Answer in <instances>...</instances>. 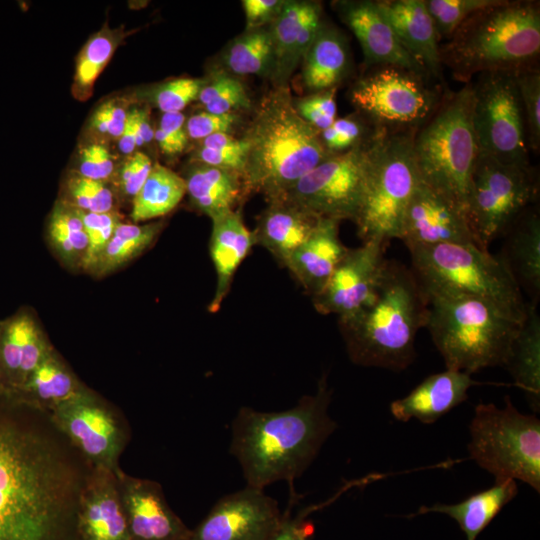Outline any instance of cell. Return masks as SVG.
<instances>
[{"instance_id":"cell-47","label":"cell","mask_w":540,"mask_h":540,"mask_svg":"<svg viewBox=\"0 0 540 540\" xmlns=\"http://www.w3.org/2000/svg\"><path fill=\"white\" fill-rule=\"evenodd\" d=\"M116 167L114 158L108 148L101 143L92 142L81 147L78 167L73 172L108 184L112 181Z\"/></svg>"},{"instance_id":"cell-49","label":"cell","mask_w":540,"mask_h":540,"mask_svg":"<svg viewBox=\"0 0 540 540\" xmlns=\"http://www.w3.org/2000/svg\"><path fill=\"white\" fill-rule=\"evenodd\" d=\"M240 123L237 112L213 114L206 111L192 115L186 121L188 138L203 140L215 133H230Z\"/></svg>"},{"instance_id":"cell-10","label":"cell","mask_w":540,"mask_h":540,"mask_svg":"<svg viewBox=\"0 0 540 540\" xmlns=\"http://www.w3.org/2000/svg\"><path fill=\"white\" fill-rule=\"evenodd\" d=\"M470 457L496 480H521L540 492V421L505 406L479 403L470 424Z\"/></svg>"},{"instance_id":"cell-37","label":"cell","mask_w":540,"mask_h":540,"mask_svg":"<svg viewBox=\"0 0 540 540\" xmlns=\"http://www.w3.org/2000/svg\"><path fill=\"white\" fill-rule=\"evenodd\" d=\"M125 37L122 28L103 27L84 44L76 58L73 96L86 101L93 93L98 76L109 63L117 47Z\"/></svg>"},{"instance_id":"cell-59","label":"cell","mask_w":540,"mask_h":540,"mask_svg":"<svg viewBox=\"0 0 540 540\" xmlns=\"http://www.w3.org/2000/svg\"><path fill=\"white\" fill-rule=\"evenodd\" d=\"M1 326H2V321H0V329H1Z\"/></svg>"},{"instance_id":"cell-18","label":"cell","mask_w":540,"mask_h":540,"mask_svg":"<svg viewBox=\"0 0 540 540\" xmlns=\"http://www.w3.org/2000/svg\"><path fill=\"white\" fill-rule=\"evenodd\" d=\"M399 239L408 249L440 244L479 247L466 212L421 181L405 211Z\"/></svg>"},{"instance_id":"cell-4","label":"cell","mask_w":540,"mask_h":540,"mask_svg":"<svg viewBox=\"0 0 540 540\" xmlns=\"http://www.w3.org/2000/svg\"><path fill=\"white\" fill-rule=\"evenodd\" d=\"M539 55L540 6L528 0H499L475 12L440 46L442 67L466 84L483 73L536 68Z\"/></svg>"},{"instance_id":"cell-17","label":"cell","mask_w":540,"mask_h":540,"mask_svg":"<svg viewBox=\"0 0 540 540\" xmlns=\"http://www.w3.org/2000/svg\"><path fill=\"white\" fill-rule=\"evenodd\" d=\"M283 518L275 499L246 485L221 497L191 530L190 540H270Z\"/></svg>"},{"instance_id":"cell-20","label":"cell","mask_w":540,"mask_h":540,"mask_svg":"<svg viewBox=\"0 0 540 540\" xmlns=\"http://www.w3.org/2000/svg\"><path fill=\"white\" fill-rule=\"evenodd\" d=\"M334 5L342 22L357 38L367 66H395L429 77L401 45L375 1H336Z\"/></svg>"},{"instance_id":"cell-5","label":"cell","mask_w":540,"mask_h":540,"mask_svg":"<svg viewBox=\"0 0 540 540\" xmlns=\"http://www.w3.org/2000/svg\"><path fill=\"white\" fill-rule=\"evenodd\" d=\"M427 312V297L412 269L387 260L372 304L339 323L351 360L393 371L407 368L415 358V337L426 326Z\"/></svg>"},{"instance_id":"cell-36","label":"cell","mask_w":540,"mask_h":540,"mask_svg":"<svg viewBox=\"0 0 540 540\" xmlns=\"http://www.w3.org/2000/svg\"><path fill=\"white\" fill-rule=\"evenodd\" d=\"M223 63L229 72L236 75L272 78L275 69V51L270 28L245 30L227 47Z\"/></svg>"},{"instance_id":"cell-50","label":"cell","mask_w":540,"mask_h":540,"mask_svg":"<svg viewBox=\"0 0 540 540\" xmlns=\"http://www.w3.org/2000/svg\"><path fill=\"white\" fill-rule=\"evenodd\" d=\"M327 502L320 503L318 505L309 506L304 510H301L296 516L290 515V504L286 512H284V518L278 531L270 540H312L314 536V525L306 518L313 511L322 508Z\"/></svg>"},{"instance_id":"cell-55","label":"cell","mask_w":540,"mask_h":540,"mask_svg":"<svg viewBox=\"0 0 540 540\" xmlns=\"http://www.w3.org/2000/svg\"><path fill=\"white\" fill-rule=\"evenodd\" d=\"M201 147L221 151H246L247 145L243 138H236L231 133H215L201 142Z\"/></svg>"},{"instance_id":"cell-21","label":"cell","mask_w":540,"mask_h":540,"mask_svg":"<svg viewBox=\"0 0 540 540\" xmlns=\"http://www.w3.org/2000/svg\"><path fill=\"white\" fill-rule=\"evenodd\" d=\"M81 540H130L115 472L91 468L79 497Z\"/></svg>"},{"instance_id":"cell-34","label":"cell","mask_w":540,"mask_h":540,"mask_svg":"<svg viewBox=\"0 0 540 540\" xmlns=\"http://www.w3.org/2000/svg\"><path fill=\"white\" fill-rule=\"evenodd\" d=\"M186 195L182 176L159 163L153 164L142 188L132 200L134 223L161 218L174 210Z\"/></svg>"},{"instance_id":"cell-40","label":"cell","mask_w":540,"mask_h":540,"mask_svg":"<svg viewBox=\"0 0 540 540\" xmlns=\"http://www.w3.org/2000/svg\"><path fill=\"white\" fill-rule=\"evenodd\" d=\"M60 199L71 207L89 213L116 211L115 195L108 184L71 172L64 182Z\"/></svg>"},{"instance_id":"cell-32","label":"cell","mask_w":540,"mask_h":540,"mask_svg":"<svg viewBox=\"0 0 540 540\" xmlns=\"http://www.w3.org/2000/svg\"><path fill=\"white\" fill-rule=\"evenodd\" d=\"M517 492L515 480H496L491 488L472 494L459 503L422 506L409 517L432 512L446 514L459 524L467 540H475Z\"/></svg>"},{"instance_id":"cell-22","label":"cell","mask_w":540,"mask_h":540,"mask_svg":"<svg viewBox=\"0 0 540 540\" xmlns=\"http://www.w3.org/2000/svg\"><path fill=\"white\" fill-rule=\"evenodd\" d=\"M53 348L35 319L19 311L2 321L0 329V389L3 393L20 387Z\"/></svg>"},{"instance_id":"cell-44","label":"cell","mask_w":540,"mask_h":540,"mask_svg":"<svg viewBox=\"0 0 540 540\" xmlns=\"http://www.w3.org/2000/svg\"><path fill=\"white\" fill-rule=\"evenodd\" d=\"M153 163L145 153L136 151L116 167L111 183L121 199L132 202L148 178Z\"/></svg>"},{"instance_id":"cell-56","label":"cell","mask_w":540,"mask_h":540,"mask_svg":"<svg viewBox=\"0 0 540 540\" xmlns=\"http://www.w3.org/2000/svg\"><path fill=\"white\" fill-rule=\"evenodd\" d=\"M336 88L315 92L302 98L307 104L323 115L336 119L337 105L335 100Z\"/></svg>"},{"instance_id":"cell-43","label":"cell","mask_w":540,"mask_h":540,"mask_svg":"<svg viewBox=\"0 0 540 540\" xmlns=\"http://www.w3.org/2000/svg\"><path fill=\"white\" fill-rule=\"evenodd\" d=\"M77 211L87 236V250L82 270L91 273L115 229L123 222V217L117 210L107 213Z\"/></svg>"},{"instance_id":"cell-19","label":"cell","mask_w":540,"mask_h":540,"mask_svg":"<svg viewBox=\"0 0 540 540\" xmlns=\"http://www.w3.org/2000/svg\"><path fill=\"white\" fill-rule=\"evenodd\" d=\"M130 540H190L191 529L169 507L159 483L115 472Z\"/></svg>"},{"instance_id":"cell-13","label":"cell","mask_w":540,"mask_h":540,"mask_svg":"<svg viewBox=\"0 0 540 540\" xmlns=\"http://www.w3.org/2000/svg\"><path fill=\"white\" fill-rule=\"evenodd\" d=\"M516 73L490 72L472 84V122L479 151L504 164L530 166Z\"/></svg>"},{"instance_id":"cell-7","label":"cell","mask_w":540,"mask_h":540,"mask_svg":"<svg viewBox=\"0 0 540 540\" xmlns=\"http://www.w3.org/2000/svg\"><path fill=\"white\" fill-rule=\"evenodd\" d=\"M472 103V84L467 83L440 100L413 137L420 181L466 214L471 173L479 153Z\"/></svg>"},{"instance_id":"cell-25","label":"cell","mask_w":540,"mask_h":540,"mask_svg":"<svg viewBox=\"0 0 540 540\" xmlns=\"http://www.w3.org/2000/svg\"><path fill=\"white\" fill-rule=\"evenodd\" d=\"M347 250L339 239V221L320 218L310 236L284 266L314 297L323 289Z\"/></svg>"},{"instance_id":"cell-14","label":"cell","mask_w":540,"mask_h":540,"mask_svg":"<svg viewBox=\"0 0 540 540\" xmlns=\"http://www.w3.org/2000/svg\"><path fill=\"white\" fill-rule=\"evenodd\" d=\"M360 77L349 91L359 113L376 128L390 132L416 130L439 100L426 77L395 66H380Z\"/></svg>"},{"instance_id":"cell-31","label":"cell","mask_w":540,"mask_h":540,"mask_svg":"<svg viewBox=\"0 0 540 540\" xmlns=\"http://www.w3.org/2000/svg\"><path fill=\"white\" fill-rule=\"evenodd\" d=\"M302 62V79L308 90L315 93L336 88L345 78L350 63L342 33L323 22Z\"/></svg>"},{"instance_id":"cell-35","label":"cell","mask_w":540,"mask_h":540,"mask_svg":"<svg viewBox=\"0 0 540 540\" xmlns=\"http://www.w3.org/2000/svg\"><path fill=\"white\" fill-rule=\"evenodd\" d=\"M163 222L146 224L121 222L98 259L91 274L106 276L146 251L163 229Z\"/></svg>"},{"instance_id":"cell-9","label":"cell","mask_w":540,"mask_h":540,"mask_svg":"<svg viewBox=\"0 0 540 540\" xmlns=\"http://www.w3.org/2000/svg\"><path fill=\"white\" fill-rule=\"evenodd\" d=\"M416 130L385 131L378 143L354 220L363 242L388 244L400 238L405 211L420 183L413 154Z\"/></svg>"},{"instance_id":"cell-48","label":"cell","mask_w":540,"mask_h":540,"mask_svg":"<svg viewBox=\"0 0 540 540\" xmlns=\"http://www.w3.org/2000/svg\"><path fill=\"white\" fill-rule=\"evenodd\" d=\"M132 105L127 98H114L103 102L92 114L90 127L100 136L118 139L123 131Z\"/></svg>"},{"instance_id":"cell-27","label":"cell","mask_w":540,"mask_h":540,"mask_svg":"<svg viewBox=\"0 0 540 540\" xmlns=\"http://www.w3.org/2000/svg\"><path fill=\"white\" fill-rule=\"evenodd\" d=\"M320 218L285 201L268 202L253 231L256 245L282 265L307 240Z\"/></svg>"},{"instance_id":"cell-46","label":"cell","mask_w":540,"mask_h":540,"mask_svg":"<svg viewBox=\"0 0 540 540\" xmlns=\"http://www.w3.org/2000/svg\"><path fill=\"white\" fill-rule=\"evenodd\" d=\"M206 79L177 78L159 86L153 101L162 113L181 112L188 104L197 100Z\"/></svg>"},{"instance_id":"cell-57","label":"cell","mask_w":540,"mask_h":540,"mask_svg":"<svg viewBox=\"0 0 540 540\" xmlns=\"http://www.w3.org/2000/svg\"><path fill=\"white\" fill-rule=\"evenodd\" d=\"M137 136L139 147L150 143L154 139V130L150 123V113L148 108L130 107Z\"/></svg>"},{"instance_id":"cell-11","label":"cell","mask_w":540,"mask_h":540,"mask_svg":"<svg viewBox=\"0 0 540 540\" xmlns=\"http://www.w3.org/2000/svg\"><path fill=\"white\" fill-rule=\"evenodd\" d=\"M387 131L377 128L365 142L331 154L302 176L279 200L318 217L354 220L364 197L373 157Z\"/></svg>"},{"instance_id":"cell-16","label":"cell","mask_w":540,"mask_h":540,"mask_svg":"<svg viewBox=\"0 0 540 540\" xmlns=\"http://www.w3.org/2000/svg\"><path fill=\"white\" fill-rule=\"evenodd\" d=\"M386 245L373 240L348 248L323 289L313 297L315 309L335 314L339 323H344L371 305L386 266Z\"/></svg>"},{"instance_id":"cell-41","label":"cell","mask_w":540,"mask_h":540,"mask_svg":"<svg viewBox=\"0 0 540 540\" xmlns=\"http://www.w3.org/2000/svg\"><path fill=\"white\" fill-rule=\"evenodd\" d=\"M499 0H425L438 39L448 40L472 14Z\"/></svg>"},{"instance_id":"cell-30","label":"cell","mask_w":540,"mask_h":540,"mask_svg":"<svg viewBox=\"0 0 540 540\" xmlns=\"http://www.w3.org/2000/svg\"><path fill=\"white\" fill-rule=\"evenodd\" d=\"M504 252L505 261L520 288L537 304L540 295V218L535 210H525L509 230Z\"/></svg>"},{"instance_id":"cell-23","label":"cell","mask_w":540,"mask_h":540,"mask_svg":"<svg viewBox=\"0 0 540 540\" xmlns=\"http://www.w3.org/2000/svg\"><path fill=\"white\" fill-rule=\"evenodd\" d=\"M381 15L405 50L426 70L440 79V44L425 0H377Z\"/></svg>"},{"instance_id":"cell-8","label":"cell","mask_w":540,"mask_h":540,"mask_svg":"<svg viewBox=\"0 0 540 540\" xmlns=\"http://www.w3.org/2000/svg\"><path fill=\"white\" fill-rule=\"evenodd\" d=\"M408 250L412 271L423 288L475 296L517 322L525 319L528 303L500 256L472 244H440Z\"/></svg>"},{"instance_id":"cell-24","label":"cell","mask_w":540,"mask_h":540,"mask_svg":"<svg viewBox=\"0 0 540 540\" xmlns=\"http://www.w3.org/2000/svg\"><path fill=\"white\" fill-rule=\"evenodd\" d=\"M476 384L470 374L446 369L428 376L407 396L393 401L390 411L402 422L416 418L421 423L432 424L466 401L469 388Z\"/></svg>"},{"instance_id":"cell-15","label":"cell","mask_w":540,"mask_h":540,"mask_svg":"<svg viewBox=\"0 0 540 540\" xmlns=\"http://www.w3.org/2000/svg\"><path fill=\"white\" fill-rule=\"evenodd\" d=\"M49 420L91 468L116 472L125 431L116 414L89 389L57 407Z\"/></svg>"},{"instance_id":"cell-12","label":"cell","mask_w":540,"mask_h":540,"mask_svg":"<svg viewBox=\"0 0 540 540\" xmlns=\"http://www.w3.org/2000/svg\"><path fill=\"white\" fill-rule=\"evenodd\" d=\"M531 166L504 164L478 153L469 184L467 217L480 248L488 250L504 235L538 194Z\"/></svg>"},{"instance_id":"cell-42","label":"cell","mask_w":540,"mask_h":540,"mask_svg":"<svg viewBox=\"0 0 540 540\" xmlns=\"http://www.w3.org/2000/svg\"><path fill=\"white\" fill-rule=\"evenodd\" d=\"M524 114L529 149H540V71L539 67L515 74Z\"/></svg>"},{"instance_id":"cell-51","label":"cell","mask_w":540,"mask_h":540,"mask_svg":"<svg viewBox=\"0 0 540 540\" xmlns=\"http://www.w3.org/2000/svg\"><path fill=\"white\" fill-rule=\"evenodd\" d=\"M192 163L233 171L243 178L246 151H221L200 146L192 156Z\"/></svg>"},{"instance_id":"cell-29","label":"cell","mask_w":540,"mask_h":540,"mask_svg":"<svg viewBox=\"0 0 540 540\" xmlns=\"http://www.w3.org/2000/svg\"><path fill=\"white\" fill-rule=\"evenodd\" d=\"M191 204L211 220L234 211L248 193L239 173L192 163L183 177Z\"/></svg>"},{"instance_id":"cell-2","label":"cell","mask_w":540,"mask_h":540,"mask_svg":"<svg viewBox=\"0 0 540 540\" xmlns=\"http://www.w3.org/2000/svg\"><path fill=\"white\" fill-rule=\"evenodd\" d=\"M331 390L325 377L315 395L304 396L294 407L280 412H259L242 407L231 425L230 453L238 460L246 485L265 486L287 481L291 488L336 430L329 416Z\"/></svg>"},{"instance_id":"cell-54","label":"cell","mask_w":540,"mask_h":540,"mask_svg":"<svg viewBox=\"0 0 540 540\" xmlns=\"http://www.w3.org/2000/svg\"><path fill=\"white\" fill-rule=\"evenodd\" d=\"M158 128L172 137L180 145L186 147L188 135L186 132L185 116L182 112L162 113Z\"/></svg>"},{"instance_id":"cell-33","label":"cell","mask_w":540,"mask_h":540,"mask_svg":"<svg viewBox=\"0 0 540 540\" xmlns=\"http://www.w3.org/2000/svg\"><path fill=\"white\" fill-rule=\"evenodd\" d=\"M522 389L534 412L540 408V318L537 304L529 303L525 319L512 343L504 366Z\"/></svg>"},{"instance_id":"cell-38","label":"cell","mask_w":540,"mask_h":540,"mask_svg":"<svg viewBox=\"0 0 540 540\" xmlns=\"http://www.w3.org/2000/svg\"><path fill=\"white\" fill-rule=\"evenodd\" d=\"M47 237L53 252L70 269H82L87 236L77 209L59 200L47 223Z\"/></svg>"},{"instance_id":"cell-39","label":"cell","mask_w":540,"mask_h":540,"mask_svg":"<svg viewBox=\"0 0 540 540\" xmlns=\"http://www.w3.org/2000/svg\"><path fill=\"white\" fill-rule=\"evenodd\" d=\"M310 1H284L278 15L270 23L275 51L272 79L276 86H285L293 72L292 54L297 32Z\"/></svg>"},{"instance_id":"cell-6","label":"cell","mask_w":540,"mask_h":540,"mask_svg":"<svg viewBox=\"0 0 540 540\" xmlns=\"http://www.w3.org/2000/svg\"><path fill=\"white\" fill-rule=\"evenodd\" d=\"M423 290L428 309L425 327L447 369L471 375L486 367L505 366L520 322L475 296Z\"/></svg>"},{"instance_id":"cell-1","label":"cell","mask_w":540,"mask_h":540,"mask_svg":"<svg viewBox=\"0 0 540 540\" xmlns=\"http://www.w3.org/2000/svg\"><path fill=\"white\" fill-rule=\"evenodd\" d=\"M85 479L56 441L0 411V540H68Z\"/></svg>"},{"instance_id":"cell-45","label":"cell","mask_w":540,"mask_h":540,"mask_svg":"<svg viewBox=\"0 0 540 540\" xmlns=\"http://www.w3.org/2000/svg\"><path fill=\"white\" fill-rule=\"evenodd\" d=\"M377 130L354 117L336 118L332 125L320 131L323 145L331 154L345 152L369 139Z\"/></svg>"},{"instance_id":"cell-52","label":"cell","mask_w":540,"mask_h":540,"mask_svg":"<svg viewBox=\"0 0 540 540\" xmlns=\"http://www.w3.org/2000/svg\"><path fill=\"white\" fill-rule=\"evenodd\" d=\"M284 1L281 0H243L246 17V30L265 27L278 15Z\"/></svg>"},{"instance_id":"cell-3","label":"cell","mask_w":540,"mask_h":540,"mask_svg":"<svg viewBox=\"0 0 540 540\" xmlns=\"http://www.w3.org/2000/svg\"><path fill=\"white\" fill-rule=\"evenodd\" d=\"M242 138L247 145L246 189L262 193L268 202L281 199L331 155L320 132L296 111L286 85L276 86L263 98Z\"/></svg>"},{"instance_id":"cell-53","label":"cell","mask_w":540,"mask_h":540,"mask_svg":"<svg viewBox=\"0 0 540 540\" xmlns=\"http://www.w3.org/2000/svg\"><path fill=\"white\" fill-rule=\"evenodd\" d=\"M251 101L243 83L238 80L222 95L204 106L205 111L213 114H226L248 109Z\"/></svg>"},{"instance_id":"cell-58","label":"cell","mask_w":540,"mask_h":540,"mask_svg":"<svg viewBox=\"0 0 540 540\" xmlns=\"http://www.w3.org/2000/svg\"><path fill=\"white\" fill-rule=\"evenodd\" d=\"M154 139L156 140L162 153L166 155H175L181 153L185 149V147L180 145L160 128L154 130Z\"/></svg>"},{"instance_id":"cell-26","label":"cell","mask_w":540,"mask_h":540,"mask_svg":"<svg viewBox=\"0 0 540 540\" xmlns=\"http://www.w3.org/2000/svg\"><path fill=\"white\" fill-rule=\"evenodd\" d=\"M254 245V233L246 227L237 210L212 220L209 250L217 281L214 296L208 306L210 312L219 310L230 290L236 270Z\"/></svg>"},{"instance_id":"cell-28","label":"cell","mask_w":540,"mask_h":540,"mask_svg":"<svg viewBox=\"0 0 540 540\" xmlns=\"http://www.w3.org/2000/svg\"><path fill=\"white\" fill-rule=\"evenodd\" d=\"M86 390L53 351L20 387L5 395L15 404L49 414Z\"/></svg>"}]
</instances>
